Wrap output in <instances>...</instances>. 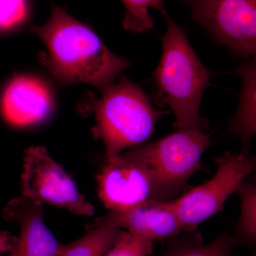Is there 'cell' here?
<instances>
[{"label":"cell","instance_id":"1","mask_svg":"<svg viewBox=\"0 0 256 256\" xmlns=\"http://www.w3.org/2000/svg\"><path fill=\"white\" fill-rule=\"evenodd\" d=\"M52 14L31 31L42 38L48 54L45 64L54 76L66 84L84 82L101 92L131 62L110 52L90 26L52 4Z\"/></svg>","mask_w":256,"mask_h":256},{"label":"cell","instance_id":"16","mask_svg":"<svg viewBox=\"0 0 256 256\" xmlns=\"http://www.w3.org/2000/svg\"><path fill=\"white\" fill-rule=\"evenodd\" d=\"M126 13L122 18L124 30L134 34L149 32L154 26V20L150 9L158 10L164 18L168 16L164 8V0H121Z\"/></svg>","mask_w":256,"mask_h":256},{"label":"cell","instance_id":"19","mask_svg":"<svg viewBox=\"0 0 256 256\" xmlns=\"http://www.w3.org/2000/svg\"><path fill=\"white\" fill-rule=\"evenodd\" d=\"M16 242L18 237L8 232H0V256L11 252Z\"/></svg>","mask_w":256,"mask_h":256},{"label":"cell","instance_id":"10","mask_svg":"<svg viewBox=\"0 0 256 256\" xmlns=\"http://www.w3.org/2000/svg\"><path fill=\"white\" fill-rule=\"evenodd\" d=\"M52 96L45 82L28 76H16L5 87L0 110L14 126H26L46 118L52 109Z\"/></svg>","mask_w":256,"mask_h":256},{"label":"cell","instance_id":"3","mask_svg":"<svg viewBox=\"0 0 256 256\" xmlns=\"http://www.w3.org/2000/svg\"><path fill=\"white\" fill-rule=\"evenodd\" d=\"M101 92L100 98L92 100V132L104 143L106 159L146 142L164 112L153 106L142 88L122 76Z\"/></svg>","mask_w":256,"mask_h":256},{"label":"cell","instance_id":"17","mask_svg":"<svg viewBox=\"0 0 256 256\" xmlns=\"http://www.w3.org/2000/svg\"><path fill=\"white\" fill-rule=\"evenodd\" d=\"M153 240L122 230L116 244L105 256H148L152 254Z\"/></svg>","mask_w":256,"mask_h":256},{"label":"cell","instance_id":"9","mask_svg":"<svg viewBox=\"0 0 256 256\" xmlns=\"http://www.w3.org/2000/svg\"><path fill=\"white\" fill-rule=\"evenodd\" d=\"M109 226L154 240L176 237L182 229L170 202L152 201L128 210H110L89 228Z\"/></svg>","mask_w":256,"mask_h":256},{"label":"cell","instance_id":"8","mask_svg":"<svg viewBox=\"0 0 256 256\" xmlns=\"http://www.w3.org/2000/svg\"><path fill=\"white\" fill-rule=\"evenodd\" d=\"M96 178L99 198L110 210L156 201L152 176L136 148L106 159Z\"/></svg>","mask_w":256,"mask_h":256},{"label":"cell","instance_id":"11","mask_svg":"<svg viewBox=\"0 0 256 256\" xmlns=\"http://www.w3.org/2000/svg\"><path fill=\"white\" fill-rule=\"evenodd\" d=\"M3 218L20 226V234L9 256H56L60 242L45 225L43 205L22 196L10 201Z\"/></svg>","mask_w":256,"mask_h":256},{"label":"cell","instance_id":"12","mask_svg":"<svg viewBox=\"0 0 256 256\" xmlns=\"http://www.w3.org/2000/svg\"><path fill=\"white\" fill-rule=\"evenodd\" d=\"M256 57L245 60L236 72L242 80V92L236 112L228 124V130L235 133L242 143L240 153L249 156V146L256 132Z\"/></svg>","mask_w":256,"mask_h":256},{"label":"cell","instance_id":"15","mask_svg":"<svg viewBox=\"0 0 256 256\" xmlns=\"http://www.w3.org/2000/svg\"><path fill=\"white\" fill-rule=\"evenodd\" d=\"M240 200V215L233 236L238 246L255 245L256 240V188L242 182L236 188Z\"/></svg>","mask_w":256,"mask_h":256},{"label":"cell","instance_id":"13","mask_svg":"<svg viewBox=\"0 0 256 256\" xmlns=\"http://www.w3.org/2000/svg\"><path fill=\"white\" fill-rule=\"evenodd\" d=\"M233 236L224 233L208 244H204L196 230L185 232L178 238H173L162 256H239L233 249L237 246Z\"/></svg>","mask_w":256,"mask_h":256},{"label":"cell","instance_id":"4","mask_svg":"<svg viewBox=\"0 0 256 256\" xmlns=\"http://www.w3.org/2000/svg\"><path fill=\"white\" fill-rule=\"evenodd\" d=\"M210 138L198 130H182L159 140L137 146L154 182L156 201L175 200L200 168Z\"/></svg>","mask_w":256,"mask_h":256},{"label":"cell","instance_id":"2","mask_svg":"<svg viewBox=\"0 0 256 256\" xmlns=\"http://www.w3.org/2000/svg\"><path fill=\"white\" fill-rule=\"evenodd\" d=\"M162 36V55L153 72L158 101L174 112L178 130L208 128L200 116V104L212 74L197 56L181 26L169 15Z\"/></svg>","mask_w":256,"mask_h":256},{"label":"cell","instance_id":"18","mask_svg":"<svg viewBox=\"0 0 256 256\" xmlns=\"http://www.w3.org/2000/svg\"><path fill=\"white\" fill-rule=\"evenodd\" d=\"M28 0H0V32L20 26L28 18Z\"/></svg>","mask_w":256,"mask_h":256},{"label":"cell","instance_id":"6","mask_svg":"<svg viewBox=\"0 0 256 256\" xmlns=\"http://www.w3.org/2000/svg\"><path fill=\"white\" fill-rule=\"evenodd\" d=\"M215 161L218 168L210 181L170 201L184 232L196 230L198 224L223 210L228 196L256 166L254 158L232 152Z\"/></svg>","mask_w":256,"mask_h":256},{"label":"cell","instance_id":"7","mask_svg":"<svg viewBox=\"0 0 256 256\" xmlns=\"http://www.w3.org/2000/svg\"><path fill=\"white\" fill-rule=\"evenodd\" d=\"M23 168L22 196L42 205L66 208L74 214H94V205L79 192L72 178L43 146L26 150Z\"/></svg>","mask_w":256,"mask_h":256},{"label":"cell","instance_id":"14","mask_svg":"<svg viewBox=\"0 0 256 256\" xmlns=\"http://www.w3.org/2000/svg\"><path fill=\"white\" fill-rule=\"evenodd\" d=\"M122 230L109 226L88 228L78 240L60 244L56 256H104L118 242Z\"/></svg>","mask_w":256,"mask_h":256},{"label":"cell","instance_id":"5","mask_svg":"<svg viewBox=\"0 0 256 256\" xmlns=\"http://www.w3.org/2000/svg\"><path fill=\"white\" fill-rule=\"evenodd\" d=\"M183 1L216 44L242 60L255 58L256 0Z\"/></svg>","mask_w":256,"mask_h":256}]
</instances>
